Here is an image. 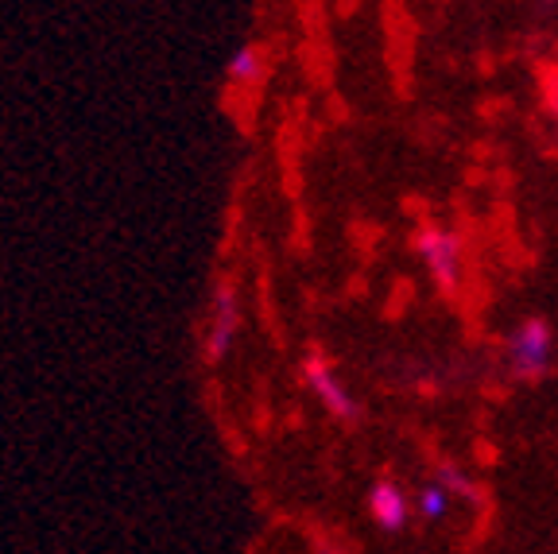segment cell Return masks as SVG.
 <instances>
[{
  "instance_id": "1",
  "label": "cell",
  "mask_w": 558,
  "mask_h": 554,
  "mask_svg": "<svg viewBox=\"0 0 558 554\" xmlns=\"http://www.w3.org/2000/svg\"><path fill=\"white\" fill-rule=\"evenodd\" d=\"M415 252H418V261H423V268L430 272V279H435L442 291H458V287H462L465 252H462L458 233L438 229V226H423L415 233Z\"/></svg>"
},
{
  "instance_id": "2",
  "label": "cell",
  "mask_w": 558,
  "mask_h": 554,
  "mask_svg": "<svg viewBox=\"0 0 558 554\" xmlns=\"http://www.w3.org/2000/svg\"><path fill=\"white\" fill-rule=\"evenodd\" d=\"M550 353H555V334L543 318H527L508 334V364L523 381H535L550 369Z\"/></svg>"
},
{
  "instance_id": "3",
  "label": "cell",
  "mask_w": 558,
  "mask_h": 554,
  "mask_svg": "<svg viewBox=\"0 0 558 554\" xmlns=\"http://www.w3.org/2000/svg\"><path fill=\"white\" fill-rule=\"evenodd\" d=\"M236 329H241V303H236V287L221 279L214 287V303H209V326H206V364H221L233 349Z\"/></svg>"
},
{
  "instance_id": "4",
  "label": "cell",
  "mask_w": 558,
  "mask_h": 554,
  "mask_svg": "<svg viewBox=\"0 0 558 554\" xmlns=\"http://www.w3.org/2000/svg\"><path fill=\"white\" fill-rule=\"evenodd\" d=\"M303 381H306V388L318 396V404H323V408L330 411L333 419H341V423H357V416H361L357 396L345 388V381L333 373L323 357H314V353L306 357V361H303Z\"/></svg>"
},
{
  "instance_id": "5",
  "label": "cell",
  "mask_w": 558,
  "mask_h": 554,
  "mask_svg": "<svg viewBox=\"0 0 558 554\" xmlns=\"http://www.w3.org/2000/svg\"><path fill=\"white\" fill-rule=\"evenodd\" d=\"M368 516H373L380 531H400L411 516L408 493H403L396 481H376V485L368 489Z\"/></svg>"
},
{
  "instance_id": "6",
  "label": "cell",
  "mask_w": 558,
  "mask_h": 554,
  "mask_svg": "<svg viewBox=\"0 0 558 554\" xmlns=\"http://www.w3.org/2000/svg\"><path fill=\"white\" fill-rule=\"evenodd\" d=\"M264 74H268V55L256 44L236 47L226 67V79L233 82V86H256V82H264Z\"/></svg>"
},
{
  "instance_id": "7",
  "label": "cell",
  "mask_w": 558,
  "mask_h": 554,
  "mask_svg": "<svg viewBox=\"0 0 558 554\" xmlns=\"http://www.w3.org/2000/svg\"><path fill=\"white\" fill-rule=\"evenodd\" d=\"M415 511L423 520H446V511H450V493H446L438 481H427V485L415 493Z\"/></svg>"
},
{
  "instance_id": "8",
  "label": "cell",
  "mask_w": 558,
  "mask_h": 554,
  "mask_svg": "<svg viewBox=\"0 0 558 554\" xmlns=\"http://www.w3.org/2000/svg\"><path fill=\"white\" fill-rule=\"evenodd\" d=\"M435 481H438V485H442V489H446V493H450V496H453V493H462V496H473V481H470V477H465L462 469L446 466V461H442V466H438Z\"/></svg>"
},
{
  "instance_id": "9",
  "label": "cell",
  "mask_w": 558,
  "mask_h": 554,
  "mask_svg": "<svg viewBox=\"0 0 558 554\" xmlns=\"http://www.w3.org/2000/svg\"><path fill=\"white\" fill-rule=\"evenodd\" d=\"M547 101H550V109H555V117H558V74H550V79H547Z\"/></svg>"
},
{
  "instance_id": "10",
  "label": "cell",
  "mask_w": 558,
  "mask_h": 554,
  "mask_svg": "<svg viewBox=\"0 0 558 554\" xmlns=\"http://www.w3.org/2000/svg\"><path fill=\"white\" fill-rule=\"evenodd\" d=\"M323 554H349L345 546H338V543H323Z\"/></svg>"
}]
</instances>
